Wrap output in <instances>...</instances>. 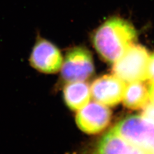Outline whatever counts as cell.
Listing matches in <instances>:
<instances>
[{"label":"cell","mask_w":154,"mask_h":154,"mask_svg":"<svg viewBox=\"0 0 154 154\" xmlns=\"http://www.w3.org/2000/svg\"><path fill=\"white\" fill-rule=\"evenodd\" d=\"M137 38L132 25L122 18L112 17L100 25L92 37L94 47L104 61L114 63Z\"/></svg>","instance_id":"6da1fadb"},{"label":"cell","mask_w":154,"mask_h":154,"mask_svg":"<svg viewBox=\"0 0 154 154\" xmlns=\"http://www.w3.org/2000/svg\"><path fill=\"white\" fill-rule=\"evenodd\" d=\"M149 58L146 48L139 45H132L114 63L112 72L124 82H142L147 79Z\"/></svg>","instance_id":"7a4b0ae2"},{"label":"cell","mask_w":154,"mask_h":154,"mask_svg":"<svg viewBox=\"0 0 154 154\" xmlns=\"http://www.w3.org/2000/svg\"><path fill=\"white\" fill-rule=\"evenodd\" d=\"M94 71L92 55L88 50L77 47L66 54L62 65V78L69 82L84 81L91 77Z\"/></svg>","instance_id":"3957f363"},{"label":"cell","mask_w":154,"mask_h":154,"mask_svg":"<svg viewBox=\"0 0 154 154\" xmlns=\"http://www.w3.org/2000/svg\"><path fill=\"white\" fill-rule=\"evenodd\" d=\"M111 111L107 106L98 102H89L79 110L76 116L79 128L88 134L103 131L110 123Z\"/></svg>","instance_id":"277c9868"},{"label":"cell","mask_w":154,"mask_h":154,"mask_svg":"<svg viewBox=\"0 0 154 154\" xmlns=\"http://www.w3.org/2000/svg\"><path fill=\"white\" fill-rule=\"evenodd\" d=\"M34 68L45 73H54L62 67L63 59L61 52L54 45L43 38L37 39L30 57Z\"/></svg>","instance_id":"5b68a950"},{"label":"cell","mask_w":154,"mask_h":154,"mask_svg":"<svg viewBox=\"0 0 154 154\" xmlns=\"http://www.w3.org/2000/svg\"><path fill=\"white\" fill-rule=\"evenodd\" d=\"M125 88V82L119 78L106 75L95 79L90 89L96 102L106 106H114L123 99Z\"/></svg>","instance_id":"8992f818"},{"label":"cell","mask_w":154,"mask_h":154,"mask_svg":"<svg viewBox=\"0 0 154 154\" xmlns=\"http://www.w3.org/2000/svg\"><path fill=\"white\" fill-rule=\"evenodd\" d=\"M63 94L66 104L75 111L87 105L91 97L90 87L84 81L69 82L64 88Z\"/></svg>","instance_id":"52a82bcc"},{"label":"cell","mask_w":154,"mask_h":154,"mask_svg":"<svg viewBox=\"0 0 154 154\" xmlns=\"http://www.w3.org/2000/svg\"><path fill=\"white\" fill-rule=\"evenodd\" d=\"M149 98V90L145 85L142 82H134L125 88L122 100L126 107L137 110L143 107Z\"/></svg>","instance_id":"ba28073f"},{"label":"cell","mask_w":154,"mask_h":154,"mask_svg":"<svg viewBox=\"0 0 154 154\" xmlns=\"http://www.w3.org/2000/svg\"><path fill=\"white\" fill-rule=\"evenodd\" d=\"M142 116L148 120L154 122V104L151 102L144 105Z\"/></svg>","instance_id":"9c48e42d"},{"label":"cell","mask_w":154,"mask_h":154,"mask_svg":"<svg viewBox=\"0 0 154 154\" xmlns=\"http://www.w3.org/2000/svg\"><path fill=\"white\" fill-rule=\"evenodd\" d=\"M147 79L151 83H154V53L149 56L147 67Z\"/></svg>","instance_id":"30bf717a"},{"label":"cell","mask_w":154,"mask_h":154,"mask_svg":"<svg viewBox=\"0 0 154 154\" xmlns=\"http://www.w3.org/2000/svg\"><path fill=\"white\" fill-rule=\"evenodd\" d=\"M149 98L151 103L154 104V83H151L149 90Z\"/></svg>","instance_id":"8fae6325"}]
</instances>
